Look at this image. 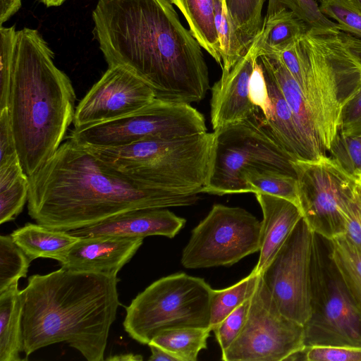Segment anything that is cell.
<instances>
[{"label": "cell", "instance_id": "32", "mask_svg": "<svg viewBox=\"0 0 361 361\" xmlns=\"http://www.w3.org/2000/svg\"><path fill=\"white\" fill-rule=\"evenodd\" d=\"M263 4L264 0H226L231 18L247 49L262 30Z\"/></svg>", "mask_w": 361, "mask_h": 361}, {"label": "cell", "instance_id": "18", "mask_svg": "<svg viewBox=\"0 0 361 361\" xmlns=\"http://www.w3.org/2000/svg\"><path fill=\"white\" fill-rule=\"evenodd\" d=\"M142 242L143 238L118 236L80 238L60 264L71 270L117 276Z\"/></svg>", "mask_w": 361, "mask_h": 361}, {"label": "cell", "instance_id": "34", "mask_svg": "<svg viewBox=\"0 0 361 361\" xmlns=\"http://www.w3.org/2000/svg\"><path fill=\"white\" fill-rule=\"evenodd\" d=\"M292 11L309 28L323 30H339L336 23L333 22L321 11L315 0H269L266 16L281 9Z\"/></svg>", "mask_w": 361, "mask_h": 361}, {"label": "cell", "instance_id": "48", "mask_svg": "<svg viewBox=\"0 0 361 361\" xmlns=\"http://www.w3.org/2000/svg\"><path fill=\"white\" fill-rule=\"evenodd\" d=\"M47 7L59 6L62 5L66 0H39Z\"/></svg>", "mask_w": 361, "mask_h": 361}, {"label": "cell", "instance_id": "5", "mask_svg": "<svg viewBox=\"0 0 361 361\" xmlns=\"http://www.w3.org/2000/svg\"><path fill=\"white\" fill-rule=\"evenodd\" d=\"M303 60L293 77L313 116L323 149L340 132L345 107L361 86V61L340 30L309 28L302 36Z\"/></svg>", "mask_w": 361, "mask_h": 361}, {"label": "cell", "instance_id": "22", "mask_svg": "<svg viewBox=\"0 0 361 361\" xmlns=\"http://www.w3.org/2000/svg\"><path fill=\"white\" fill-rule=\"evenodd\" d=\"M11 236L31 262L45 257L60 263L80 239L67 231L52 229L37 223L26 224L13 231Z\"/></svg>", "mask_w": 361, "mask_h": 361}, {"label": "cell", "instance_id": "1", "mask_svg": "<svg viewBox=\"0 0 361 361\" xmlns=\"http://www.w3.org/2000/svg\"><path fill=\"white\" fill-rule=\"evenodd\" d=\"M94 34L109 66H123L156 98L190 104L209 88L202 47L170 0H99Z\"/></svg>", "mask_w": 361, "mask_h": 361}, {"label": "cell", "instance_id": "33", "mask_svg": "<svg viewBox=\"0 0 361 361\" xmlns=\"http://www.w3.org/2000/svg\"><path fill=\"white\" fill-rule=\"evenodd\" d=\"M31 261L11 235L0 236V293L27 276Z\"/></svg>", "mask_w": 361, "mask_h": 361}, {"label": "cell", "instance_id": "35", "mask_svg": "<svg viewBox=\"0 0 361 361\" xmlns=\"http://www.w3.org/2000/svg\"><path fill=\"white\" fill-rule=\"evenodd\" d=\"M347 173L357 180L361 176V133L343 135L338 133L328 150Z\"/></svg>", "mask_w": 361, "mask_h": 361}, {"label": "cell", "instance_id": "43", "mask_svg": "<svg viewBox=\"0 0 361 361\" xmlns=\"http://www.w3.org/2000/svg\"><path fill=\"white\" fill-rule=\"evenodd\" d=\"M345 220V235L361 252V212L357 206L355 199L348 208Z\"/></svg>", "mask_w": 361, "mask_h": 361}, {"label": "cell", "instance_id": "2", "mask_svg": "<svg viewBox=\"0 0 361 361\" xmlns=\"http://www.w3.org/2000/svg\"><path fill=\"white\" fill-rule=\"evenodd\" d=\"M28 180L30 216L65 231L131 210L188 206L198 200L197 194L169 192L128 179L68 137Z\"/></svg>", "mask_w": 361, "mask_h": 361}, {"label": "cell", "instance_id": "30", "mask_svg": "<svg viewBox=\"0 0 361 361\" xmlns=\"http://www.w3.org/2000/svg\"><path fill=\"white\" fill-rule=\"evenodd\" d=\"M213 2L215 27L222 61L221 70L229 71L248 49L231 18L226 0H213Z\"/></svg>", "mask_w": 361, "mask_h": 361}, {"label": "cell", "instance_id": "12", "mask_svg": "<svg viewBox=\"0 0 361 361\" xmlns=\"http://www.w3.org/2000/svg\"><path fill=\"white\" fill-rule=\"evenodd\" d=\"M300 209L309 228L328 240L346 232L345 215L357 180L331 157L293 160Z\"/></svg>", "mask_w": 361, "mask_h": 361}, {"label": "cell", "instance_id": "17", "mask_svg": "<svg viewBox=\"0 0 361 361\" xmlns=\"http://www.w3.org/2000/svg\"><path fill=\"white\" fill-rule=\"evenodd\" d=\"M185 224V219L176 216L166 208L140 209L67 232L79 238L97 236L145 238L150 235L173 238Z\"/></svg>", "mask_w": 361, "mask_h": 361}, {"label": "cell", "instance_id": "36", "mask_svg": "<svg viewBox=\"0 0 361 361\" xmlns=\"http://www.w3.org/2000/svg\"><path fill=\"white\" fill-rule=\"evenodd\" d=\"M15 26L0 27V110L8 107L13 69Z\"/></svg>", "mask_w": 361, "mask_h": 361}, {"label": "cell", "instance_id": "38", "mask_svg": "<svg viewBox=\"0 0 361 361\" xmlns=\"http://www.w3.org/2000/svg\"><path fill=\"white\" fill-rule=\"evenodd\" d=\"M341 33L347 45L361 61V39L349 34ZM339 133L343 135L361 133V86L343 111Z\"/></svg>", "mask_w": 361, "mask_h": 361}, {"label": "cell", "instance_id": "29", "mask_svg": "<svg viewBox=\"0 0 361 361\" xmlns=\"http://www.w3.org/2000/svg\"><path fill=\"white\" fill-rule=\"evenodd\" d=\"M260 274L252 271L235 284L221 290L212 289L210 297L211 330L245 301L250 299L257 285Z\"/></svg>", "mask_w": 361, "mask_h": 361}, {"label": "cell", "instance_id": "50", "mask_svg": "<svg viewBox=\"0 0 361 361\" xmlns=\"http://www.w3.org/2000/svg\"><path fill=\"white\" fill-rule=\"evenodd\" d=\"M357 181L361 183V176L360 177V178L357 180Z\"/></svg>", "mask_w": 361, "mask_h": 361}, {"label": "cell", "instance_id": "9", "mask_svg": "<svg viewBox=\"0 0 361 361\" xmlns=\"http://www.w3.org/2000/svg\"><path fill=\"white\" fill-rule=\"evenodd\" d=\"M311 317L304 325L305 347H361V314L330 254L328 240L313 235Z\"/></svg>", "mask_w": 361, "mask_h": 361}, {"label": "cell", "instance_id": "11", "mask_svg": "<svg viewBox=\"0 0 361 361\" xmlns=\"http://www.w3.org/2000/svg\"><path fill=\"white\" fill-rule=\"evenodd\" d=\"M305 348L304 326L280 312L260 274L245 323L235 340L221 352V360H303Z\"/></svg>", "mask_w": 361, "mask_h": 361}, {"label": "cell", "instance_id": "6", "mask_svg": "<svg viewBox=\"0 0 361 361\" xmlns=\"http://www.w3.org/2000/svg\"><path fill=\"white\" fill-rule=\"evenodd\" d=\"M213 145L214 133L206 132L121 147L82 146L118 174L144 186L199 194L207 180Z\"/></svg>", "mask_w": 361, "mask_h": 361}, {"label": "cell", "instance_id": "41", "mask_svg": "<svg viewBox=\"0 0 361 361\" xmlns=\"http://www.w3.org/2000/svg\"><path fill=\"white\" fill-rule=\"evenodd\" d=\"M20 161L8 109L0 110V167Z\"/></svg>", "mask_w": 361, "mask_h": 361}, {"label": "cell", "instance_id": "16", "mask_svg": "<svg viewBox=\"0 0 361 361\" xmlns=\"http://www.w3.org/2000/svg\"><path fill=\"white\" fill-rule=\"evenodd\" d=\"M258 35L246 53L212 87L211 123L214 130L237 123L255 115L259 109L250 95V80L259 57Z\"/></svg>", "mask_w": 361, "mask_h": 361}, {"label": "cell", "instance_id": "42", "mask_svg": "<svg viewBox=\"0 0 361 361\" xmlns=\"http://www.w3.org/2000/svg\"><path fill=\"white\" fill-rule=\"evenodd\" d=\"M250 95L252 103L264 114L268 104V92L264 72L258 59L250 80Z\"/></svg>", "mask_w": 361, "mask_h": 361}, {"label": "cell", "instance_id": "45", "mask_svg": "<svg viewBox=\"0 0 361 361\" xmlns=\"http://www.w3.org/2000/svg\"><path fill=\"white\" fill-rule=\"evenodd\" d=\"M148 345L151 350V355L149 357L150 361H178L174 355L164 350V348L152 343H149Z\"/></svg>", "mask_w": 361, "mask_h": 361}, {"label": "cell", "instance_id": "39", "mask_svg": "<svg viewBox=\"0 0 361 361\" xmlns=\"http://www.w3.org/2000/svg\"><path fill=\"white\" fill-rule=\"evenodd\" d=\"M250 298L238 306L212 329L221 352L232 344L242 330L249 312Z\"/></svg>", "mask_w": 361, "mask_h": 361}, {"label": "cell", "instance_id": "37", "mask_svg": "<svg viewBox=\"0 0 361 361\" xmlns=\"http://www.w3.org/2000/svg\"><path fill=\"white\" fill-rule=\"evenodd\" d=\"M320 3L322 12L336 22L341 32L361 39V13L347 0H323Z\"/></svg>", "mask_w": 361, "mask_h": 361}, {"label": "cell", "instance_id": "49", "mask_svg": "<svg viewBox=\"0 0 361 361\" xmlns=\"http://www.w3.org/2000/svg\"><path fill=\"white\" fill-rule=\"evenodd\" d=\"M350 4L361 13V0H347Z\"/></svg>", "mask_w": 361, "mask_h": 361}, {"label": "cell", "instance_id": "4", "mask_svg": "<svg viewBox=\"0 0 361 361\" xmlns=\"http://www.w3.org/2000/svg\"><path fill=\"white\" fill-rule=\"evenodd\" d=\"M39 32L17 31L8 113L20 163L27 177L35 173L63 142L73 123L76 95L68 75Z\"/></svg>", "mask_w": 361, "mask_h": 361}, {"label": "cell", "instance_id": "7", "mask_svg": "<svg viewBox=\"0 0 361 361\" xmlns=\"http://www.w3.org/2000/svg\"><path fill=\"white\" fill-rule=\"evenodd\" d=\"M207 180L202 192L217 195L250 192L243 174L269 170L296 178L294 159L282 147L259 110L252 117L214 130Z\"/></svg>", "mask_w": 361, "mask_h": 361}, {"label": "cell", "instance_id": "23", "mask_svg": "<svg viewBox=\"0 0 361 361\" xmlns=\"http://www.w3.org/2000/svg\"><path fill=\"white\" fill-rule=\"evenodd\" d=\"M22 300L18 281L0 293V361H20L23 352Z\"/></svg>", "mask_w": 361, "mask_h": 361}, {"label": "cell", "instance_id": "25", "mask_svg": "<svg viewBox=\"0 0 361 361\" xmlns=\"http://www.w3.org/2000/svg\"><path fill=\"white\" fill-rule=\"evenodd\" d=\"M181 11L190 31L221 67L219 44L214 23L213 0H170Z\"/></svg>", "mask_w": 361, "mask_h": 361}, {"label": "cell", "instance_id": "13", "mask_svg": "<svg viewBox=\"0 0 361 361\" xmlns=\"http://www.w3.org/2000/svg\"><path fill=\"white\" fill-rule=\"evenodd\" d=\"M261 222L240 207L213 205L192 231L181 264L187 269L231 266L260 250Z\"/></svg>", "mask_w": 361, "mask_h": 361}, {"label": "cell", "instance_id": "3", "mask_svg": "<svg viewBox=\"0 0 361 361\" xmlns=\"http://www.w3.org/2000/svg\"><path fill=\"white\" fill-rule=\"evenodd\" d=\"M117 276L63 267L35 274L20 290L23 352L66 342L88 361L104 360L121 305Z\"/></svg>", "mask_w": 361, "mask_h": 361}, {"label": "cell", "instance_id": "47", "mask_svg": "<svg viewBox=\"0 0 361 361\" xmlns=\"http://www.w3.org/2000/svg\"><path fill=\"white\" fill-rule=\"evenodd\" d=\"M355 202L361 212V183L358 181L355 191Z\"/></svg>", "mask_w": 361, "mask_h": 361}, {"label": "cell", "instance_id": "40", "mask_svg": "<svg viewBox=\"0 0 361 361\" xmlns=\"http://www.w3.org/2000/svg\"><path fill=\"white\" fill-rule=\"evenodd\" d=\"M303 360L307 361H361V347L313 345L305 348Z\"/></svg>", "mask_w": 361, "mask_h": 361}, {"label": "cell", "instance_id": "21", "mask_svg": "<svg viewBox=\"0 0 361 361\" xmlns=\"http://www.w3.org/2000/svg\"><path fill=\"white\" fill-rule=\"evenodd\" d=\"M258 61L271 73L285 97L295 123L309 149L317 158L326 154L307 103L295 79L275 56L261 55Z\"/></svg>", "mask_w": 361, "mask_h": 361}, {"label": "cell", "instance_id": "10", "mask_svg": "<svg viewBox=\"0 0 361 361\" xmlns=\"http://www.w3.org/2000/svg\"><path fill=\"white\" fill-rule=\"evenodd\" d=\"M206 132L203 115L190 104L155 98L143 108L123 117L74 128L68 137L81 145L111 147Z\"/></svg>", "mask_w": 361, "mask_h": 361}, {"label": "cell", "instance_id": "51", "mask_svg": "<svg viewBox=\"0 0 361 361\" xmlns=\"http://www.w3.org/2000/svg\"><path fill=\"white\" fill-rule=\"evenodd\" d=\"M323 1V0H319V1H320V2H321V1Z\"/></svg>", "mask_w": 361, "mask_h": 361}, {"label": "cell", "instance_id": "26", "mask_svg": "<svg viewBox=\"0 0 361 361\" xmlns=\"http://www.w3.org/2000/svg\"><path fill=\"white\" fill-rule=\"evenodd\" d=\"M328 244L330 256L361 314V252L345 233L328 240Z\"/></svg>", "mask_w": 361, "mask_h": 361}, {"label": "cell", "instance_id": "19", "mask_svg": "<svg viewBox=\"0 0 361 361\" xmlns=\"http://www.w3.org/2000/svg\"><path fill=\"white\" fill-rule=\"evenodd\" d=\"M255 195L262 209L263 219L259 257L253 270L261 274L302 218V214L297 205L287 200L260 192Z\"/></svg>", "mask_w": 361, "mask_h": 361}, {"label": "cell", "instance_id": "44", "mask_svg": "<svg viewBox=\"0 0 361 361\" xmlns=\"http://www.w3.org/2000/svg\"><path fill=\"white\" fill-rule=\"evenodd\" d=\"M21 7V0H0L1 25L18 11Z\"/></svg>", "mask_w": 361, "mask_h": 361}, {"label": "cell", "instance_id": "24", "mask_svg": "<svg viewBox=\"0 0 361 361\" xmlns=\"http://www.w3.org/2000/svg\"><path fill=\"white\" fill-rule=\"evenodd\" d=\"M308 26L290 10L283 8L266 16L258 35V54L271 55L300 39Z\"/></svg>", "mask_w": 361, "mask_h": 361}, {"label": "cell", "instance_id": "31", "mask_svg": "<svg viewBox=\"0 0 361 361\" xmlns=\"http://www.w3.org/2000/svg\"><path fill=\"white\" fill-rule=\"evenodd\" d=\"M243 180L250 192L281 197L300 208L297 178L269 170H250L243 174Z\"/></svg>", "mask_w": 361, "mask_h": 361}, {"label": "cell", "instance_id": "14", "mask_svg": "<svg viewBox=\"0 0 361 361\" xmlns=\"http://www.w3.org/2000/svg\"><path fill=\"white\" fill-rule=\"evenodd\" d=\"M313 235L302 218L260 274L280 312L302 326L312 312Z\"/></svg>", "mask_w": 361, "mask_h": 361}, {"label": "cell", "instance_id": "27", "mask_svg": "<svg viewBox=\"0 0 361 361\" xmlns=\"http://www.w3.org/2000/svg\"><path fill=\"white\" fill-rule=\"evenodd\" d=\"M29 180L20 161L0 167V224L11 221L27 202Z\"/></svg>", "mask_w": 361, "mask_h": 361}, {"label": "cell", "instance_id": "8", "mask_svg": "<svg viewBox=\"0 0 361 361\" xmlns=\"http://www.w3.org/2000/svg\"><path fill=\"white\" fill-rule=\"evenodd\" d=\"M212 291L203 279L185 273L161 278L140 293L126 307L124 329L133 339L148 345L166 329H210Z\"/></svg>", "mask_w": 361, "mask_h": 361}, {"label": "cell", "instance_id": "46", "mask_svg": "<svg viewBox=\"0 0 361 361\" xmlns=\"http://www.w3.org/2000/svg\"><path fill=\"white\" fill-rule=\"evenodd\" d=\"M106 360L111 361H137L142 360V357L140 355H135L133 353H124L110 356L106 358Z\"/></svg>", "mask_w": 361, "mask_h": 361}, {"label": "cell", "instance_id": "20", "mask_svg": "<svg viewBox=\"0 0 361 361\" xmlns=\"http://www.w3.org/2000/svg\"><path fill=\"white\" fill-rule=\"evenodd\" d=\"M260 65L268 92V104L263 115L271 133L294 160L317 159L301 137L290 107L274 78L268 69Z\"/></svg>", "mask_w": 361, "mask_h": 361}, {"label": "cell", "instance_id": "28", "mask_svg": "<svg viewBox=\"0 0 361 361\" xmlns=\"http://www.w3.org/2000/svg\"><path fill=\"white\" fill-rule=\"evenodd\" d=\"M209 328L180 327L164 330L152 343L178 358V361H196L199 353L207 348Z\"/></svg>", "mask_w": 361, "mask_h": 361}, {"label": "cell", "instance_id": "15", "mask_svg": "<svg viewBox=\"0 0 361 361\" xmlns=\"http://www.w3.org/2000/svg\"><path fill=\"white\" fill-rule=\"evenodd\" d=\"M155 98L152 89L133 72L121 66H109L75 107L74 128L123 117Z\"/></svg>", "mask_w": 361, "mask_h": 361}]
</instances>
